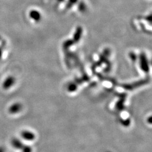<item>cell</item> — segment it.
I'll list each match as a JSON object with an SVG mask.
<instances>
[{"mask_svg": "<svg viewBox=\"0 0 152 152\" xmlns=\"http://www.w3.org/2000/svg\"><path fill=\"white\" fill-rule=\"evenodd\" d=\"M11 143L12 147H14L15 148L18 149H22V148L24 147L23 144L20 141V140L16 138L12 139L11 140Z\"/></svg>", "mask_w": 152, "mask_h": 152, "instance_id": "6da1fadb", "label": "cell"}, {"mask_svg": "<svg viewBox=\"0 0 152 152\" xmlns=\"http://www.w3.org/2000/svg\"><path fill=\"white\" fill-rule=\"evenodd\" d=\"M22 137L26 140H33L34 137L33 134L28 131H22V134H21Z\"/></svg>", "mask_w": 152, "mask_h": 152, "instance_id": "7a4b0ae2", "label": "cell"}, {"mask_svg": "<svg viewBox=\"0 0 152 152\" xmlns=\"http://www.w3.org/2000/svg\"><path fill=\"white\" fill-rule=\"evenodd\" d=\"M20 110V105L18 104H14L12 105L9 108V112L11 114H15L19 112Z\"/></svg>", "mask_w": 152, "mask_h": 152, "instance_id": "3957f363", "label": "cell"}, {"mask_svg": "<svg viewBox=\"0 0 152 152\" xmlns=\"http://www.w3.org/2000/svg\"><path fill=\"white\" fill-rule=\"evenodd\" d=\"M14 78L12 77H9L4 83V87L5 88H10L12 85H13L14 83Z\"/></svg>", "mask_w": 152, "mask_h": 152, "instance_id": "277c9868", "label": "cell"}, {"mask_svg": "<svg viewBox=\"0 0 152 152\" xmlns=\"http://www.w3.org/2000/svg\"><path fill=\"white\" fill-rule=\"evenodd\" d=\"M0 152H5V150L4 148L2 147H0Z\"/></svg>", "mask_w": 152, "mask_h": 152, "instance_id": "5b68a950", "label": "cell"}]
</instances>
